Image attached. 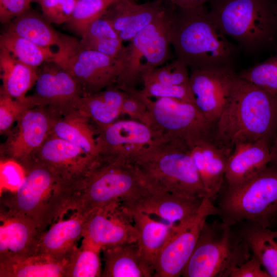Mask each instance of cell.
Listing matches in <instances>:
<instances>
[{"mask_svg":"<svg viewBox=\"0 0 277 277\" xmlns=\"http://www.w3.org/2000/svg\"><path fill=\"white\" fill-rule=\"evenodd\" d=\"M232 150L219 143L213 136L201 140L190 147L208 197L212 202L222 189L227 159Z\"/></svg>","mask_w":277,"mask_h":277,"instance_id":"obj_21","label":"cell"},{"mask_svg":"<svg viewBox=\"0 0 277 277\" xmlns=\"http://www.w3.org/2000/svg\"><path fill=\"white\" fill-rule=\"evenodd\" d=\"M209 0H194V7L203 6L205 3Z\"/></svg>","mask_w":277,"mask_h":277,"instance_id":"obj_48","label":"cell"},{"mask_svg":"<svg viewBox=\"0 0 277 277\" xmlns=\"http://www.w3.org/2000/svg\"><path fill=\"white\" fill-rule=\"evenodd\" d=\"M272 165L277 167V131L270 147Z\"/></svg>","mask_w":277,"mask_h":277,"instance_id":"obj_47","label":"cell"},{"mask_svg":"<svg viewBox=\"0 0 277 277\" xmlns=\"http://www.w3.org/2000/svg\"><path fill=\"white\" fill-rule=\"evenodd\" d=\"M78 0H40L42 15L50 23L61 25L70 18Z\"/></svg>","mask_w":277,"mask_h":277,"instance_id":"obj_41","label":"cell"},{"mask_svg":"<svg viewBox=\"0 0 277 277\" xmlns=\"http://www.w3.org/2000/svg\"><path fill=\"white\" fill-rule=\"evenodd\" d=\"M189 67L181 61L175 59L171 62L155 68L143 73V83L157 82L172 85L189 83Z\"/></svg>","mask_w":277,"mask_h":277,"instance_id":"obj_38","label":"cell"},{"mask_svg":"<svg viewBox=\"0 0 277 277\" xmlns=\"http://www.w3.org/2000/svg\"><path fill=\"white\" fill-rule=\"evenodd\" d=\"M149 187L133 164L98 159L76 182L68 209L86 216L95 209L134 196Z\"/></svg>","mask_w":277,"mask_h":277,"instance_id":"obj_5","label":"cell"},{"mask_svg":"<svg viewBox=\"0 0 277 277\" xmlns=\"http://www.w3.org/2000/svg\"><path fill=\"white\" fill-rule=\"evenodd\" d=\"M0 263L21 260L37 254L43 232L33 220L1 208Z\"/></svg>","mask_w":277,"mask_h":277,"instance_id":"obj_18","label":"cell"},{"mask_svg":"<svg viewBox=\"0 0 277 277\" xmlns=\"http://www.w3.org/2000/svg\"><path fill=\"white\" fill-rule=\"evenodd\" d=\"M131 163L153 189L190 197H208L190 148L179 138L159 135Z\"/></svg>","mask_w":277,"mask_h":277,"instance_id":"obj_4","label":"cell"},{"mask_svg":"<svg viewBox=\"0 0 277 277\" xmlns=\"http://www.w3.org/2000/svg\"><path fill=\"white\" fill-rule=\"evenodd\" d=\"M95 128L98 159L130 163L144 147L161 134L133 119L120 120Z\"/></svg>","mask_w":277,"mask_h":277,"instance_id":"obj_13","label":"cell"},{"mask_svg":"<svg viewBox=\"0 0 277 277\" xmlns=\"http://www.w3.org/2000/svg\"><path fill=\"white\" fill-rule=\"evenodd\" d=\"M270 277H277V229L245 222L239 230Z\"/></svg>","mask_w":277,"mask_h":277,"instance_id":"obj_31","label":"cell"},{"mask_svg":"<svg viewBox=\"0 0 277 277\" xmlns=\"http://www.w3.org/2000/svg\"><path fill=\"white\" fill-rule=\"evenodd\" d=\"M164 0L137 4L133 0H117L102 17L107 20L122 40L131 41L167 8Z\"/></svg>","mask_w":277,"mask_h":277,"instance_id":"obj_20","label":"cell"},{"mask_svg":"<svg viewBox=\"0 0 277 277\" xmlns=\"http://www.w3.org/2000/svg\"><path fill=\"white\" fill-rule=\"evenodd\" d=\"M217 206L203 199L196 214L176 226L160 253L154 265V277H179L189 261L207 218L218 214Z\"/></svg>","mask_w":277,"mask_h":277,"instance_id":"obj_12","label":"cell"},{"mask_svg":"<svg viewBox=\"0 0 277 277\" xmlns=\"http://www.w3.org/2000/svg\"><path fill=\"white\" fill-rule=\"evenodd\" d=\"M127 93L115 85L92 94L83 96L77 109L94 126H103L117 120L122 115L121 109Z\"/></svg>","mask_w":277,"mask_h":277,"instance_id":"obj_25","label":"cell"},{"mask_svg":"<svg viewBox=\"0 0 277 277\" xmlns=\"http://www.w3.org/2000/svg\"><path fill=\"white\" fill-rule=\"evenodd\" d=\"M222 221L207 222L186 265L184 277H230L252 252L240 231Z\"/></svg>","mask_w":277,"mask_h":277,"instance_id":"obj_7","label":"cell"},{"mask_svg":"<svg viewBox=\"0 0 277 277\" xmlns=\"http://www.w3.org/2000/svg\"><path fill=\"white\" fill-rule=\"evenodd\" d=\"M0 91L14 99L26 100V93L35 84L38 69L20 62L0 47Z\"/></svg>","mask_w":277,"mask_h":277,"instance_id":"obj_27","label":"cell"},{"mask_svg":"<svg viewBox=\"0 0 277 277\" xmlns=\"http://www.w3.org/2000/svg\"><path fill=\"white\" fill-rule=\"evenodd\" d=\"M137 231L121 200H116L86 216L83 243L100 251L116 245L136 242Z\"/></svg>","mask_w":277,"mask_h":277,"instance_id":"obj_14","label":"cell"},{"mask_svg":"<svg viewBox=\"0 0 277 277\" xmlns=\"http://www.w3.org/2000/svg\"><path fill=\"white\" fill-rule=\"evenodd\" d=\"M85 219L82 213L73 211L70 217L54 222L41 236L37 253L67 259L83 238Z\"/></svg>","mask_w":277,"mask_h":277,"instance_id":"obj_23","label":"cell"},{"mask_svg":"<svg viewBox=\"0 0 277 277\" xmlns=\"http://www.w3.org/2000/svg\"><path fill=\"white\" fill-rule=\"evenodd\" d=\"M126 209L131 214L137 231L136 242L141 252L154 269L160 253L177 226L156 221L150 215L143 212Z\"/></svg>","mask_w":277,"mask_h":277,"instance_id":"obj_26","label":"cell"},{"mask_svg":"<svg viewBox=\"0 0 277 277\" xmlns=\"http://www.w3.org/2000/svg\"><path fill=\"white\" fill-rule=\"evenodd\" d=\"M238 77L232 68L190 70L189 85L195 105L213 125L220 116Z\"/></svg>","mask_w":277,"mask_h":277,"instance_id":"obj_16","label":"cell"},{"mask_svg":"<svg viewBox=\"0 0 277 277\" xmlns=\"http://www.w3.org/2000/svg\"><path fill=\"white\" fill-rule=\"evenodd\" d=\"M125 92L144 102L149 112L150 127L162 135L179 138L189 148L201 140L213 136L214 125L194 104L167 97L152 100L137 88Z\"/></svg>","mask_w":277,"mask_h":277,"instance_id":"obj_9","label":"cell"},{"mask_svg":"<svg viewBox=\"0 0 277 277\" xmlns=\"http://www.w3.org/2000/svg\"><path fill=\"white\" fill-rule=\"evenodd\" d=\"M101 251L82 242L68 258V263L64 277H100L102 276Z\"/></svg>","mask_w":277,"mask_h":277,"instance_id":"obj_35","label":"cell"},{"mask_svg":"<svg viewBox=\"0 0 277 277\" xmlns=\"http://www.w3.org/2000/svg\"><path fill=\"white\" fill-rule=\"evenodd\" d=\"M174 7L169 3L160 17L158 26L144 56L146 62L143 65L142 75L165 65L171 57V26Z\"/></svg>","mask_w":277,"mask_h":277,"instance_id":"obj_33","label":"cell"},{"mask_svg":"<svg viewBox=\"0 0 277 277\" xmlns=\"http://www.w3.org/2000/svg\"><path fill=\"white\" fill-rule=\"evenodd\" d=\"M274 6H275V11L276 13V15L277 17V0H274Z\"/></svg>","mask_w":277,"mask_h":277,"instance_id":"obj_49","label":"cell"},{"mask_svg":"<svg viewBox=\"0 0 277 277\" xmlns=\"http://www.w3.org/2000/svg\"><path fill=\"white\" fill-rule=\"evenodd\" d=\"M238 74L240 78L256 86L277 93V52L266 60Z\"/></svg>","mask_w":277,"mask_h":277,"instance_id":"obj_37","label":"cell"},{"mask_svg":"<svg viewBox=\"0 0 277 277\" xmlns=\"http://www.w3.org/2000/svg\"><path fill=\"white\" fill-rule=\"evenodd\" d=\"M24 177L25 170L20 164L11 159H1V187L14 188L16 191Z\"/></svg>","mask_w":277,"mask_h":277,"instance_id":"obj_42","label":"cell"},{"mask_svg":"<svg viewBox=\"0 0 277 277\" xmlns=\"http://www.w3.org/2000/svg\"><path fill=\"white\" fill-rule=\"evenodd\" d=\"M171 45L176 58L189 68H233L238 49L219 29L204 5L174 7Z\"/></svg>","mask_w":277,"mask_h":277,"instance_id":"obj_2","label":"cell"},{"mask_svg":"<svg viewBox=\"0 0 277 277\" xmlns=\"http://www.w3.org/2000/svg\"><path fill=\"white\" fill-rule=\"evenodd\" d=\"M43 15L29 9L6 26L12 32L43 47H58L64 34L56 31Z\"/></svg>","mask_w":277,"mask_h":277,"instance_id":"obj_29","label":"cell"},{"mask_svg":"<svg viewBox=\"0 0 277 277\" xmlns=\"http://www.w3.org/2000/svg\"><path fill=\"white\" fill-rule=\"evenodd\" d=\"M79 41L84 49L97 51L124 62L126 47L111 24L103 17L92 23Z\"/></svg>","mask_w":277,"mask_h":277,"instance_id":"obj_32","label":"cell"},{"mask_svg":"<svg viewBox=\"0 0 277 277\" xmlns=\"http://www.w3.org/2000/svg\"><path fill=\"white\" fill-rule=\"evenodd\" d=\"M230 277H270L263 267L258 258L252 254L251 257L240 266L235 268Z\"/></svg>","mask_w":277,"mask_h":277,"instance_id":"obj_45","label":"cell"},{"mask_svg":"<svg viewBox=\"0 0 277 277\" xmlns=\"http://www.w3.org/2000/svg\"><path fill=\"white\" fill-rule=\"evenodd\" d=\"M32 159L47 165L77 182L98 159L78 146L50 133Z\"/></svg>","mask_w":277,"mask_h":277,"instance_id":"obj_19","label":"cell"},{"mask_svg":"<svg viewBox=\"0 0 277 277\" xmlns=\"http://www.w3.org/2000/svg\"><path fill=\"white\" fill-rule=\"evenodd\" d=\"M140 92L148 97L172 98L195 104L194 98L189 83L172 85L157 82L143 83Z\"/></svg>","mask_w":277,"mask_h":277,"instance_id":"obj_39","label":"cell"},{"mask_svg":"<svg viewBox=\"0 0 277 277\" xmlns=\"http://www.w3.org/2000/svg\"><path fill=\"white\" fill-rule=\"evenodd\" d=\"M102 277H151L153 267L146 260L137 242L124 243L102 250Z\"/></svg>","mask_w":277,"mask_h":277,"instance_id":"obj_24","label":"cell"},{"mask_svg":"<svg viewBox=\"0 0 277 277\" xmlns=\"http://www.w3.org/2000/svg\"><path fill=\"white\" fill-rule=\"evenodd\" d=\"M166 2L181 8L194 7V0H164Z\"/></svg>","mask_w":277,"mask_h":277,"instance_id":"obj_46","label":"cell"},{"mask_svg":"<svg viewBox=\"0 0 277 277\" xmlns=\"http://www.w3.org/2000/svg\"><path fill=\"white\" fill-rule=\"evenodd\" d=\"M121 113L150 127V115L147 106L133 94L127 93L122 104Z\"/></svg>","mask_w":277,"mask_h":277,"instance_id":"obj_43","label":"cell"},{"mask_svg":"<svg viewBox=\"0 0 277 277\" xmlns=\"http://www.w3.org/2000/svg\"><path fill=\"white\" fill-rule=\"evenodd\" d=\"M68 258L60 260L37 253L27 258L0 263L1 277H64Z\"/></svg>","mask_w":277,"mask_h":277,"instance_id":"obj_30","label":"cell"},{"mask_svg":"<svg viewBox=\"0 0 277 277\" xmlns=\"http://www.w3.org/2000/svg\"><path fill=\"white\" fill-rule=\"evenodd\" d=\"M57 48L53 63L78 81L83 96L115 85L124 67L123 60L84 49L80 41L72 36L64 34Z\"/></svg>","mask_w":277,"mask_h":277,"instance_id":"obj_10","label":"cell"},{"mask_svg":"<svg viewBox=\"0 0 277 277\" xmlns=\"http://www.w3.org/2000/svg\"><path fill=\"white\" fill-rule=\"evenodd\" d=\"M270 142L261 139L236 144L229 155L225 179L227 186L241 184L252 177L271 163Z\"/></svg>","mask_w":277,"mask_h":277,"instance_id":"obj_22","label":"cell"},{"mask_svg":"<svg viewBox=\"0 0 277 277\" xmlns=\"http://www.w3.org/2000/svg\"><path fill=\"white\" fill-rule=\"evenodd\" d=\"M33 105L27 96L25 100L14 99L0 91V131L8 133L24 111Z\"/></svg>","mask_w":277,"mask_h":277,"instance_id":"obj_40","label":"cell"},{"mask_svg":"<svg viewBox=\"0 0 277 277\" xmlns=\"http://www.w3.org/2000/svg\"><path fill=\"white\" fill-rule=\"evenodd\" d=\"M38 68L33 93L27 96L34 105L49 107L62 115L77 109L83 92L78 81L54 63Z\"/></svg>","mask_w":277,"mask_h":277,"instance_id":"obj_15","label":"cell"},{"mask_svg":"<svg viewBox=\"0 0 277 277\" xmlns=\"http://www.w3.org/2000/svg\"><path fill=\"white\" fill-rule=\"evenodd\" d=\"M117 0H78L69 20L65 23L72 32L81 36L94 21L102 18Z\"/></svg>","mask_w":277,"mask_h":277,"instance_id":"obj_36","label":"cell"},{"mask_svg":"<svg viewBox=\"0 0 277 277\" xmlns=\"http://www.w3.org/2000/svg\"><path fill=\"white\" fill-rule=\"evenodd\" d=\"M50 133L78 146L98 159L95 128L77 109L62 115L54 123Z\"/></svg>","mask_w":277,"mask_h":277,"instance_id":"obj_28","label":"cell"},{"mask_svg":"<svg viewBox=\"0 0 277 277\" xmlns=\"http://www.w3.org/2000/svg\"><path fill=\"white\" fill-rule=\"evenodd\" d=\"M0 47L20 62L37 69L44 63H53L56 55L51 48L39 46L7 30L0 35Z\"/></svg>","mask_w":277,"mask_h":277,"instance_id":"obj_34","label":"cell"},{"mask_svg":"<svg viewBox=\"0 0 277 277\" xmlns=\"http://www.w3.org/2000/svg\"><path fill=\"white\" fill-rule=\"evenodd\" d=\"M203 199L190 197L149 187L122 202L127 209L155 215L171 225L179 226L196 214Z\"/></svg>","mask_w":277,"mask_h":277,"instance_id":"obj_17","label":"cell"},{"mask_svg":"<svg viewBox=\"0 0 277 277\" xmlns=\"http://www.w3.org/2000/svg\"><path fill=\"white\" fill-rule=\"evenodd\" d=\"M29 0H0V22L6 25L31 9Z\"/></svg>","mask_w":277,"mask_h":277,"instance_id":"obj_44","label":"cell"},{"mask_svg":"<svg viewBox=\"0 0 277 277\" xmlns=\"http://www.w3.org/2000/svg\"><path fill=\"white\" fill-rule=\"evenodd\" d=\"M209 13L223 34L249 52L277 36L274 0H211Z\"/></svg>","mask_w":277,"mask_h":277,"instance_id":"obj_6","label":"cell"},{"mask_svg":"<svg viewBox=\"0 0 277 277\" xmlns=\"http://www.w3.org/2000/svg\"><path fill=\"white\" fill-rule=\"evenodd\" d=\"M62 115L49 107L31 105L16 121V126L7 133L1 149L2 159L13 160L24 166L42 145Z\"/></svg>","mask_w":277,"mask_h":277,"instance_id":"obj_11","label":"cell"},{"mask_svg":"<svg viewBox=\"0 0 277 277\" xmlns=\"http://www.w3.org/2000/svg\"><path fill=\"white\" fill-rule=\"evenodd\" d=\"M218 215L229 226L250 222L269 227L277 215V167L272 165L234 186H227Z\"/></svg>","mask_w":277,"mask_h":277,"instance_id":"obj_8","label":"cell"},{"mask_svg":"<svg viewBox=\"0 0 277 277\" xmlns=\"http://www.w3.org/2000/svg\"><path fill=\"white\" fill-rule=\"evenodd\" d=\"M23 167L22 183L14 193L3 198L2 208L33 220L44 232L68 211L76 182L35 160Z\"/></svg>","mask_w":277,"mask_h":277,"instance_id":"obj_3","label":"cell"},{"mask_svg":"<svg viewBox=\"0 0 277 277\" xmlns=\"http://www.w3.org/2000/svg\"><path fill=\"white\" fill-rule=\"evenodd\" d=\"M277 131V93L240 78L214 127L213 136L231 149L237 144L273 140Z\"/></svg>","mask_w":277,"mask_h":277,"instance_id":"obj_1","label":"cell"},{"mask_svg":"<svg viewBox=\"0 0 277 277\" xmlns=\"http://www.w3.org/2000/svg\"><path fill=\"white\" fill-rule=\"evenodd\" d=\"M31 2H36V3H39V1L40 0H29Z\"/></svg>","mask_w":277,"mask_h":277,"instance_id":"obj_50","label":"cell"}]
</instances>
